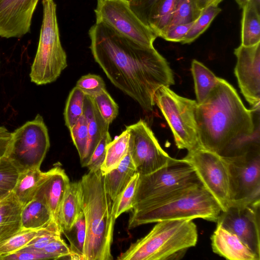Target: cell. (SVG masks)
<instances>
[{"label": "cell", "instance_id": "obj_17", "mask_svg": "<svg viewBox=\"0 0 260 260\" xmlns=\"http://www.w3.org/2000/svg\"><path fill=\"white\" fill-rule=\"evenodd\" d=\"M48 174L35 198L42 201L49 209L53 219L59 224L60 207L70 184L69 178L61 167L56 166Z\"/></svg>", "mask_w": 260, "mask_h": 260}, {"label": "cell", "instance_id": "obj_3", "mask_svg": "<svg viewBox=\"0 0 260 260\" xmlns=\"http://www.w3.org/2000/svg\"><path fill=\"white\" fill-rule=\"evenodd\" d=\"M132 209L129 230L165 220L202 218L216 222L222 211L200 182L139 202Z\"/></svg>", "mask_w": 260, "mask_h": 260}, {"label": "cell", "instance_id": "obj_16", "mask_svg": "<svg viewBox=\"0 0 260 260\" xmlns=\"http://www.w3.org/2000/svg\"><path fill=\"white\" fill-rule=\"evenodd\" d=\"M39 0H0V37L20 38L29 32Z\"/></svg>", "mask_w": 260, "mask_h": 260}, {"label": "cell", "instance_id": "obj_35", "mask_svg": "<svg viewBox=\"0 0 260 260\" xmlns=\"http://www.w3.org/2000/svg\"><path fill=\"white\" fill-rule=\"evenodd\" d=\"M139 177V174L136 173L123 191L113 201V212L116 219L133 208V200Z\"/></svg>", "mask_w": 260, "mask_h": 260}, {"label": "cell", "instance_id": "obj_40", "mask_svg": "<svg viewBox=\"0 0 260 260\" xmlns=\"http://www.w3.org/2000/svg\"><path fill=\"white\" fill-rule=\"evenodd\" d=\"M112 141L109 131L106 132L98 143L85 167L89 172L100 170L105 160L108 144Z\"/></svg>", "mask_w": 260, "mask_h": 260}, {"label": "cell", "instance_id": "obj_22", "mask_svg": "<svg viewBox=\"0 0 260 260\" xmlns=\"http://www.w3.org/2000/svg\"><path fill=\"white\" fill-rule=\"evenodd\" d=\"M48 174V171L42 172L39 167L29 168L20 172L12 191L23 206L35 198Z\"/></svg>", "mask_w": 260, "mask_h": 260}, {"label": "cell", "instance_id": "obj_6", "mask_svg": "<svg viewBox=\"0 0 260 260\" xmlns=\"http://www.w3.org/2000/svg\"><path fill=\"white\" fill-rule=\"evenodd\" d=\"M43 19L38 47L31 68V81L37 85L54 82L68 66L62 47L54 0H43Z\"/></svg>", "mask_w": 260, "mask_h": 260}, {"label": "cell", "instance_id": "obj_18", "mask_svg": "<svg viewBox=\"0 0 260 260\" xmlns=\"http://www.w3.org/2000/svg\"><path fill=\"white\" fill-rule=\"evenodd\" d=\"M213 251L230 260H259L255 255L235 234L220 225L211 237Z\"/></svg>", "mask_w": 260, "mask_h": 260}, {"label": "cell", "instance_id": "obj_19", "mask_svg": "<svg viewBox=\"0 0 260 260\" xmlns=\"http://www.w3.org/2000/svg\"><path fill=\"white\" fill-rule=\"evenodd\" d=\"M83 114L87 122L88 139L81 166L85 167L98 143L108 131L109 124L101 116L93 99L85 94Z\"/></svg>", "mask_w": 260, "mask_h": 260}, {"label": "cell", "instance_id": "obj_29", "mask_svg": "<svg viewBox=\"0 0 260 260\" xmlns=\"http://www.w3.org/2000/svg\"><path fill=\"white\" fill-rule=\"evenodd\" d=\"M178 0H161L151 13L148 26L157 37H160L168 27Z\"/></svg>", "mask_w": 260, "mask_h": 260}, {"label": "cell", "instance_id": "obj_47", "mask_svg": "<svg viewBox=\"0 0 260 260\" xmlns=\"http://www.w3.org/2000/svg\"><path fill=\"white\" fill-rule=\"evenodd\" d=\"M250 3L260 12V0H250Z\"/></svg>", "mask_w": 260, "mask_h": 260}, {"label": "cell", "instance_id": "obj_48", "mask_svg": "<svg viewBox=\"0 0 260 260\" xmlns=\"http://www.w3.org/2000/svg\"><path fill=\"white\" fill-rule=\"evenodd\" d=\"M222 1V0H208V5H214L218 6V5Z\"/></svg>", "mask_w": 260, "mask_h": 260}, {"label": "cell", "instance_id": "obj_24", "mask_svg": "<svg viewBox=\"0 0 260 260\" xmlns=\"http://www.w3.org/2000/svg\"><path fill=\"white\" fill-rule=\"evenodd\" d=\"M52 219L48 207L41 200L35 198L23 207L21 229L39 230L47 225Z\"/></svg>", "mask_w": 260, "mask_h": 260}, {"label": "cell", "instance_id": "obj_46", "mask_svg": "<svg viewBox=\"0 0 260 260\" xmlns=\"http://www.w3.org/2000/svg\"><path fill=\"white\" fill-rule=\"evenodd\" d=\"M237 2V4L239 5V7L241 9L247 5L249 2H250V0H235Z\"/></svg>", "mask_w": 260, "mask_h": 260}, {"label": "cell", "instance_id": "obj_15", "mask_svg": "<svg viewBox=\"0 0 260 260\" xmlns=\"http://www.w3.org/2000/svg\"><path fill=\"white\" fill-rule=\"evenodd\" d=\"M234 53L237 61L235 74L241 92L253 109H259L260 43L252 46H239Z\"/></svg>", "mask_w": 260, "mask_h": 260}, {"label": "cell", "instance_id": "obj_34", "mask_svg": "<svg viewBox=\"0 0 260 260\" xmlns=\"http://www.w3.org/2000/svg\"><path fill=\"white\" fill-rule=\"evenodd\" d=\"M20 172L7 157L0 158V200L13 190Z\"/></svg>", "mask_w": 260, "mask_h": 260}, {"label": "cell", "instance_id": "obj_1", "mask_svg": "<svg viewBox=\"0 0 260 260\" xmlns=\"http://www.w3.org/2000/svg\"><path fill=\"white\" fill-rule=\"evenodd\" d=\"M88 35L94 60L112 84L144 110L152 111L156 91L175 84L166 59L154 47L142 45L102 23L91 26Z\"/></svg>", "mask_w": 260, "mask_h": 260}, {"label": "cell", "instance_id": "obj_12", "mask_svg": "<svg viewBox=\"0 0 260 260\" xmlns=\"http://www.w3.org/2000/svg\"><path fill=\"white\" fill-rule=\"evenodd\" d=\"M224 158L230 174V204L260 202V148Z\"/></svg>", "mask_w": 260, "mask_h": 260}, {"label": "cell", "instance_id": "obj_7", "mask_svg": "<svg viewBox=\"0 0 260 260\" xmlns=\"http://www.w3.org/2000/svg\"><path fill=\"white\" fill-rule=\"evenodd\" d=\"M154 102L171 128L178 148L190 151L201 146L195 118L197 101L162 86L156 91Z\"/></svg>", "mask_w": 260, "mask_h": 260}, {"label": "cell", "instance_id": "obj_2", "mask_svg": "<svg viewBox=\"0 0 260 260\" xmlns=\"http://www.w3.org/2000/svg\"><path fill=\"white\" fill-rule=\"evenodd\" d=\"M258 109H247L233 86L219 78L205 101L196 107L201 146L224 158L260 148L259 126L254 119Z\"/></svg>", "mask_w": 260, "mask_h": 260}, {"label": "cell", "instance_id": "obj_36", "mask_svg": "<svg viewBox=\"0 0 260 260\" xmlns=\"http://www.w3.org/2000/svg\"><path fill=\"white\" fill-rule=\"evenodd\" d=\"M59 225L52 219L46 226L39 229L36 237L24 248L42 250L51 241L61 237Z\"/></svg>", "mask_w": 260, "mask_h": 260}, {"label": "cell", "instance_id": "obj_39", "mask_svg": "<svg viewBox=\"0 0 260 260\" xmlns=\"http://www.w3.org/2000/svg\"><path fill=\"white\" fill-rule=\"evenodd\" d=\"M76 86L85 95L94 97L106 89L105 82L99 76L88 74L82 76L77 82Z\"/></svg>", "mask_w": 260, "mask_h": 260}, {"label": "cell", "instance_id": "obj_37", "mask_svg": "<svg viewBox=\"0 0 260 260\" xmlns=\"http://www.w3.org/2000/svg\"><path fill=\"white\" fill-rule=\"evenodd\" d=\"M91 98L102 117L110 124L118 114L119 107L117 104L106 89Z\"/></svg>", "mask_w": 260, "mask_h": 260}, {"label": "cell", "instance_id": "obj_42", "mask_svg": "<svg viewBox=\"0 0 260 260\" xmlns=\"http://www.w3.org/2000/svg\"><path fill=\"white\" fill-rule=\"evenodd\" d=\"M54 259V257L48 253L40 250L23 248L21 250L10 254L4 257L2 260H29V259Z\"/></svg>", "mask_w": 260, "mask_h": 260}, {"label": "cell", "instance_id": "obj_27", "mask_svg": "<svg viewBox=\"0 0 260 260\" xmlns=\"http://www.w3.org/2000/svg\"><path fill=\"white\" fill-rule=\"evenodd\" d=\"M129 134L123 131L107 145L105 160L100 171L103 175L116 168L128 153Z\"/></svg>", "mask_w": 260, "mask_h": 260}, {"label": "cell", "instance_id": "obj_20", "mask_svg": "<svg viewBox=\"0 0 260 260\" xmlns=\"http://www.w3.org/2000/svg\"><path fill=\"white\" fill-rule=\"evenodd\" d=\"M23 207L13 191L0 200V244L21 229Z\"/></svg>", "mask_w": 260, "mask_h": 260}, {"label": "cell", "instance_id": "obj_41", "mask_svg": "<svg viewBox=\"0 0 260 260\" xmlns=\"http://www.w3.org/2000/svg\"><path fill=\"white\" fill-rule=\"evenodd\" d=\"M129 1L132 10L139 18L148 26V20L151 13L161 0Z\"/></svg>", "mask_w": 260, "mask_h": 260}, {"label": "cell", "instance_id": "obj_31", "mask_svg": "<svg viewBox=\"0 0 260 260\" xmlns=\"http://www.w3.org/2000/svg\"><path fill=\"white\" fill-rule=\"evenodd\" d=\"M221 11L218 6L208 5L202 10L200 16L194 22L181 43L183 44H189L196 40L209 27Z\"/></svg>", "mask_w": 260, "mask_h": 260}, {"label": "cell", "instance_id": "obj_30", "mask_svg": "<svg viewBox=\"0 0 260 260\" xmlns=\"http://www.w3.org/2000/svg\"><path fill=\"white\" fill-rule=\"evenodd\" d=\"M202 11L197 0H178L170 22L164 32L177 25L195 21Z\"/></svg>", "mask_w": 260, "mask_h": 260}, {"label": "cell", "instance_id": "obj_13", "mask_svg": "<svg viewBox=\"0 0 260 260\" xmlns=\"http://www.w3.org/2000/svg\"><path fill=\"white\" fill-rule=\"evenodd\" d=\"M126 129L129 134L128 152L139 175L151 173L171 159L144 120L126 126Z\"/></svg>", "mask_w": 260, "mask_h": 260}, {"label": "cell", "instance_id": "obj_45", "mask_svg": "<svg viewBox=\"0 0 260 260\" xmlns=\"http://www.w3.org/2000/svg\"><path fill=\"white\" fill-rule=\"evenodd\" d=\"M198 6L201 10H203L208 6V0H197Z\"/></svg>", "mask_w": 260, "mask_h": 260}, {"label": "cell", "instance_id": "obj_32", "mask_svg": "<svg viewBox=\"0 0 260 260\" xmlns=\"http://www.w3.org/2000/svg\"><path fill=\"white\" fill-rule=\"evenodd\" d=\"M85 94L75 86L70 91L64 110L65 124L70 130L83 114Z\"/></svg>", "mask_w": 260, "mask_h": 260}, {"label": "cell", "instance_id": "obj_33", "mask_svg": "<svg viewBox=\"0 0 260 260\" xmlns=\"http://www.w3.org/2000/svg\"><path fill=\"white\" fill-rule=\"evenodd\" d=\"M38 230L21 229L0 244V260L25 247L37 235Z\"/></svg>", "mask_w": 260, "mask_h": 260}, {"label": "cell", "instance_id": "obj_28", "mask_svg": "<svg viewBox=\"0 0 260 260\" xmlns=\"http://www.w3.org/2000/svg\"><path fill=\"white\" fill-rule=\"evenodd\" d=\"M70 243V259L83 260L84 245L86 237V223L82 211L73 225L62 231Z\"/></svg>", "mask_w": 260, "mask_h": 260}, {"label": "cell", "instance_id": "obj_26", "mask_svg": "<svg viewBox=\"0 0 260 260\" xmlns=\"http://www.w3.org/2000/svg\"><path fill=\"white\" fill-rule=\"evenodd\" d=\"M191 72L194 80L197 103H203L217 84L219 78L201 62L193 59L191 63Z\"/></svg>", "mask_w": 260, "mask_h": 260}, {"label": "cell", "instance_id": "obj_4", "mask_svg": "<svg viewBox=\"0 0 260 260\" xmlns=\"http://www.w3.org/2000/svg\"><path fill=\"white\" fill-rule=\"evenodd\" d=\"M80 181L86 223L83 260H112L116 218L113 201L105 189L103 175L100 170L89 171Z\"/></svg>", "mask_w": 260, "mask_h": 260}, {"label": "cell", "instance_id": "obj_10", "mask_svg": "<svg viewBox=\"0 0 260 260\" xmlns=\"http://www.w3.org/2000/svg\"><path fill=\"white\" fill-rule=\"evenodd\" d=\"M96 22L145 46L153 47L157 37L136 15L129 0H97L94 10Z\"/></svg>", "mask_w": 260, "mask_h": 260}, {"label": "cell", "instance_id": "obj_23", "mask_svg": "<svg viewBox=\"0 0 260 260\" xmlns=\"http://www.w3.org/2000/svg\"><path fill=\"white\" fill-rule=\"evenodd\" d=\"M136 173L135 166L128 152L116 168L103 175L105 189L112 201L123 191Z\"/></svg>", "mask_w": 260, "mask_h": 260}, {"label": "cell", "instance_id": "obj_8", "mask_svg": "<svg viewBox=\"0 0 260 260\" xmlns=\"http://www.w3.org/2000/svg\"><path fill=\"white\" fill-rule=\"evenodd\" d=\"M50 147L47 127L43 118L37 114L12 133L11 138L4 156L19 170L39 167Z\"/></svg>", "mask_w": 260, "mask_h": 260}, {"label": "cell", "instance_id": "obj_11", "mask_svg": "<svg viewBox=\"0 0 260 260\" xmlns=\"http://www.w3.org/2000/svg\"><path fill=\"white\" fill-rule=\"evenodd\" d=\"M199 182L200 181L190 165L182 158H172L166 165L156 171L139 175L133 200L134 206L139 202L157 198Z\"/></svg>", "mask_w": 260, "mask_h": 260}, {"label": "cell", "instance_id": "obj_44", "mask_svg": "<svg viewBox=\"0 0 260 260\" xmlns=\"http://www.w3.org/2000/svg\"><path fill=\"white\" fill-rule=\"evenodd\" d=\"M194 22L177 25L166 31L160 38L167 41L181 43Z\"/></svg>", "mask_w": 260, "mask_h": 260}, {"label": "cell", "instance_id": "obj_14", "mask_svg": "<svg viewBox=\"0 0 260 260\" xmlns=\"http://www.w3.org/2000/svg\"><path fill=\"white\" fill-rule=\"evenodd\" d=\"M216 223L236 235L260 257V202L231 203L224 211L221 212Z\"/></svg>", "mask_w": 260, "mask_h": 260}, {"label": "cell", "instance_id": "obj_5", "mask_svg": "<svg viewBox=\"0 0 260 260\" xmlns=\"http://www.w3.org/2000/svg\"><path fill=\"white\" fill-rule=\"evenodd\" d=\"M156 223L148 234L132 243L117 259H179L188 248L196 246L198 234L192 220H165Z\"/></svg>", "mask_w": 260, "mask_h": 260}, {"label": "cell", "instance_id": "obj_25", "mask_svg": "<svg viewBox=\"0 0 260 260\" xmlns=\"http://www.w3.org/2000/svg\"><path fill=\"white\" fill-rule=\"evenodd\" d=\"M242 9L241 45L254 46L260 43V12L250 2Z\"/></svg>", "mask_w": 260, "mask_h": 260}, {"label": "cell", "instance_id": "obj_21", "mask_svg": "<svg viewBox=\"0 0 260 260\" xmlns=\"http://www.w3.org/2000/svg\"><path fill=\"white\" fill-rule=\"evenodd\" d=\"M81 181L70 182L59 211L58 223L61 233L69 230L83 211Z\"/></svg>", "mask_w": 260, "mask_h": 260}, {"label": "cell", "instance_id": "obj_43", "mask_svg": "<svg viewBox=\"0 0 260 260\" xmlns=\"http://www.w3.org/2000/svg\"><path fill=\"white\" fill-rule=\"evenodd\" d=\"M41 250L52 255L54 259L68 257L70 259L71 252L69 246L61 237L51 241Z\"/></svg>", "mask_w": 260, "mask_h": 260}, {"label": "cell", "instance_id": "obj_9", "mask_svg": "<svg viewBox=\"0 0 260 260\" xmlns=\"http://www.w3.org/2000/svg\"><path fill=\"white\" fill-rule=\"evenodd\" d=\"M182 159L192 167L203 186L224 211L231 203L230 174L226 159L202 146L188 151Z\"/></svg>", "mask_w": 260, "mask_h": 260}, {"label": "cell", "instance_id": "obj_38", "mask_svg": "<svg viewBox=\"0 0 260 260\" xmlns=\"http://www.w3.org/2000/svg\"><path fill=\"white\" fill-rule=\"evenodd\" d=\"M70 132L81 161L84 156L88 139V122L84 114L79 118Z\"/></svg>", "mask_w": 260, "mask_h": 260}]
</instances>
